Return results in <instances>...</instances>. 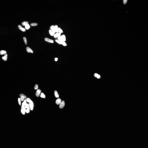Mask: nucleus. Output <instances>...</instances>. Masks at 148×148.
Returning <instances> with one entry per match:
<instances>
[{"instance_id": "nucleus-1", "label": "nucleus", "mask_w": 148, "mask_h": 148, "mask_svg": "<svg viewBox=\"0 0 148 148\" xmlns=\"http://www.w3.org/2000/svg\"><path fill=\"white\" fill-rule=\"evenodd\" d=\"M89 80L90 82L101 86H106L107 84V82L106 80L99 78L95 75H92L90 76Z\"/></svg>"}, {"instance_id": "nucleus-2", "label": "nucleus", "mask_w": 148, "mask_h": 148, "mask_svg": "<svg viewBox=\"0 0 148 148\" xmlns=\"http://www.w3.org/2000/svg\"><path fill=\"white\" fill-rule=\"evenodd\" d=\"M52 100L53 102L56 105H61L66 106V102L61 97L56 93L53 94L52 95Z\"/></svg>"}, {"instance_id": "nucleus-3", "label": "nucleus", "mask_w": 148, "mask_h": 148, "mask_svg": "<svg viewBox=\"0 0 148 148\" xmlns=\"http://www.w3.org/2000/svg\"><path fill=\"white\" fill-rule=\"evenodd\" d=\"M101 57L102 60L109 67L111 64L110 52L106 51H104L102 53Z\"/></svg>"}, {"instance_id": "nucleus-4", "label": "nucleus", "mask_w": 148, "mask_h": 148, "mask_svg": "<svg viewBox=\"0 0 148 148\" xmlns=\"http://www.w3.org/2000/svg\"><path fill=\"white\" fill-rule=\"evenodd\" d=\"M36 54L39 59L46 63H50L51 60L50 58L45 55L41 50H38L36 52Z\"/></svg>"}, {"instance_id": "nucleus-5", "label": "nucleus", "mask_w": 148, "mask_h": 148, "mask_svg": "<svg viewBox=\"0 0 148 148\" xmlns=\"http://www.w3.org/2000/svg\"><path fill=\"white\" fill-rule=\"evenodd\" d=\"M15 112L14 108H11L7 113L4 114V118L9 122L13 121L14 118Z\"/></svg>"}, {"instance_id": "nucleus-6", "label": "nucleus", "mask_w": 148, "mask_h": 148, "mask_svg": "<svg viewBox=\"0 0 148 148\" xmlns=\"http://www.w3.org/2000/svg\"><path fill=\"white\" fill-rule=\"evenodd\" d=\"M122 69V66L119 65L114 66L108 70V74L110 75L116 74L121 72Z\"/></svg>"}, {"instance_id": "nucleus-7", "label": "nucleus", "mask_w": 148, "mask_h": 148, "mask_svg": "<svg viewBox=\"0 0 148 148\" xmlns=\"http://www.w3.org/2000/svg\"><path fill=\"white\" fill-rule=\"evenodd\" d=\"M13 106V103L9 101L3 100L0 103V108L3 110L12 108Z\"/></svg>"}, {"instance_id": "nucleus-8", "label": "nucleus", "mask_w": 148, "mask_h": 148, "mask_svg": "<svg viewBox=\"0 0 148 148\" xmlns=\"http://www.w3.org/2000/svg\"><path fill=\"white\" fill-rule=\"evenodd\" d=\"M126 82L130 83L131 82L132 78L130 71L128 69L124 70L122 72Z\"/></svg>"}, {"instance_id": "nucleus-9", "label": "nucleus", "mask_w": 148, "mask_h": 148, "mask_svg": "<svg viewBox=\"0 0 148 148\" xmlns=\"http://www.w3.org/2000/svg\"><path fill=\"white\" fill-rule=\"evenodd\" d=\"M50 52V57L53 59H57L60 55V52L57 48L53 49Z\"/></svg>"}, {"instance_id": "nucleus-10", "label": "nucleus", "mask_w": 148, "mask_h": 148, "mask_svg": "<svg viewBox=\"0 0 148 148\" xmlns=\"http://www.w3.org/2000/svg\"><path fill=\"white\" fill-rule=\"evenodd\" d=\"M57 46L55 43H49L45 45L44 48L45 51L50 52L53 49L57 48Z\"/></svg>"}, {"instance_id": "nucleus-11", "label": "nucleus", "mask_w": 148, "mask_h": 148, "mask_svg": "<svg viewBox=\"0 0 148 148\" xmlns=\"http://www.w3.org/2000/svg\"><path fill=\"white\" fill-rule=\"evenodd\" d=\"M121 87L122 89H124L126 91L128 92H132L134 90L131 85L128 83H121Z\"/></svg>"}, {"instance_id": "nucleus-12", "label": "nucleus", "mask_w": 148, "mask_h": 148, "mask_svg": "<svg viewBox=\"0 0 148 148\" xmlns=\"http://www.w3.org/2000/svg\"><path fill=\"white\" fill-rule=\"evenodd\" d=\"M98 64L99 68L102 71L106 72L108 70L109 67L107 66L102 60H99Z\"/></svg>"}, {"instance_id": "nucleus-13", "label": "nucleus", "mask_w": 148, "mask_h": 148, "mask_svg": "<svg viewBox=\"0 0 148 148\" xmlns=\"http://www.w3.org/2000/svg\"><path fill=\"white\" fill-rule=\"evenodd\" d=\"M110 54L111 64L114 65L117 64L116 61V56L115 52L114 50H111L110 52Z\"/></svg>"}, {"instance_id": "nucleus-14", "label": "nucleus", "mask_w": 148, "mask_h": 148, "mask_svg": "<svg viewBox=\"0 0 148 148\" xmlns=\"http://www.w3.org/2000/svg\"><path fill=\"white\" fill-rule=\"evenodd\" d=\"M46 78L50 88L52 90L54 88V84L52 76L50 74H47L46 75Z\"/></svg>"}, {"instance_id": "nucleus-15", "label": "nucleus", "mask_w": 148, "mask_h": 148, "mask_svg": "<svg viewBox=\"0 0 148 148\" xmlns=\"http://www.w3.org/2000/svg\"><path fill=\"white\" fill-rule=\"evenodd\" d=\"M115 78L116 80L120 82H126L122 72H120L116 74L115 76Z\"/></svg>"}, {"instance_id": "nucleus-16", "label": "nucleus", "mask_w": 148, "mask_h": 148, "mask_svg": "<svg viewBox=\"0 0 148 148\" xmlns=\"http://www.w3.org/2000/svg\"><path fill=\"white\" fill-rule=\"evenodd\" d=\"M116 61L119 65L121 66H124L126 65V63L123 58L119 55L116 56Z\"/></svg>"}, {"instance_id": "nucleus-17", "label": "nucleus", "mask_w": 148, "mask_h": 148, "mask_svg": "<svg viewBox=\"0 0 148 148\" xmlns=\"http://www.w3.org/2000/svg\"><path fill=\"white\" fill-rule=\"evenodd\" d=\"M61 50L63 52H70L74 51L75 50V48L72 46H66L62 47Z\"/></svg>"}, {"instance_id": "nucleus-18", "label": "nucleus", "mask_w": 148, "mask_h": 148, "mask_svg": "<svg viewBox=\"0 0 148 148\" xmlns=\"http://www.w3.org/2000/svg\"><path fill=\"white\" fill-rule=\"evenodd\" d=\"M111 82L113 83L116 87L118 88L121 89V82H120L114 79H111Z\"/></svg>"}, {"instance_id": "nucleus-19", "label": "nucleus", "mask_w": 148, "mask_h": 148, "mask_svg": "<svg viewBox=\"0 0 148 148\" xmlns=\"http://www.w3.org/2000/svg\"><path fill=\"white\" fill-rule=\"evenodd\" d=\"M115 117L114 116L112 115L110 116V120L111 122H113L115 121Z\"/></svg>"}]
</instances>
